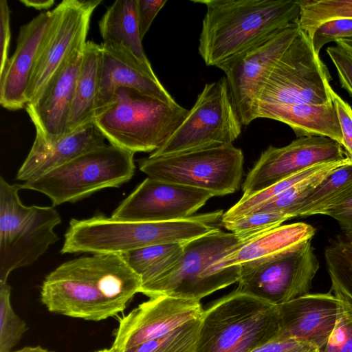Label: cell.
Returning a JSON list of instances; mask_svg holds the SVG:
<instances>
[{
	"mask_svg": "<svg viewBox=\"0 0 352 352\" xmlns=\"http://www.w3.org/2000/svg\"><path fill=\"white\" fill-rule=\"evenodd\" d=\"M142 283L121 254H93L63 263L41 286L51 312L100 321L122 312Z\"/></svg>",
	"mask_w": 352,
	"mask_h": 352,
	"instance_id": "6da1fadb",
	"label": "cell"
},
{
	"mask_svg": "<svg viewBox=\"0 0 352 352\" xmlns=\"http://www.w3.org/2000/svg\"><path fill=\"white\" fill-rule=\"evenodd\" d=\"M206 12L198 52L217 67L276 31L297 21L299 0H200Z\"/></svg>",
	"mask_w": 352,
	"mask_h": 352,
	"instance_id": "7a4b0ae2",
	"label": "cell"
},
{
	"mask_svg": "<svg viewBox=\"0 0 352 352\" xmlns=\"http://www.w3.org/2000/svg\"><path fill=\"white\" fill-rule=\"evenodd\" d=\"M222 215L217 210L167 221H120L102 214L72 219L60 252L122 254L151 245L183 243L220 230L212 224Z\"/></svg>",
	"mask_w": 352,
	"mask_h": 352,
	"instance_id": "3957f363",
	"label": "cell"
},
{
	"mask_svg": "<svg viewBox=\"0 0 352 352\" xmlns=\"http://www.w3.org/2000/svg\"><path fill=\"white\" fill-rule=\"evenodd\" d=\"M280 330L277 305L236 289L204 310L192 352H252Z\"/></svg>",
	"mask_w": 352,
	"mask_h": 352,
	"instance_id": "277c9868",
	"label": "cell"
},
{
	"mask_svg": "<svg viewBox=\"0 0 352 352\" xmlns=\"http://www.w3.org/2000/svg\"><path fill=\"white\" fill-rule=\"evenodd\" d=\"M188 112L177 102L122 87L94 122L111 144L133 153H151L164 145Z\"/></svg>",
	"mask_w": 352,
	"mask_h": 352,
	"instance_id": "5b68a950",
	"label": "cell"
},
{
	"mask_svg": "<svg viewBox=\"0 0 352 352\" xmlns=\"http://www.w3.org/2000/svg\"><path fill=\"white\" fill-rule=\"evenodd\" d=\"M246 241L220 230L185 242L178 263L163 275L142 285L140 293L149 298L166 295L200 301L238 283L241 265L221 268L219 263Z\"/></svg>",
	"mask_w": 352,
	"mask_h": 352,
	"instance_id": "8992f818",
	"label": "cell"
},
{
	"mask_svg": "<svg viewBox=\"0 0 352 352\" xmlns=\"http://www.w3.org/2000/svg\"><path fill=\"white\" fill-rule=\"evenodd\" d=\"M21 184L0 177V283L12 272L34 263L58 240L61 217L54 206H25Z\"/></svg>",
	"mask_w": 352,
	"mask_h": 352,
	"instance_id": "52a82bcc",
	"label": "cell"
},
{
	"mask_svg": "<svg viewBox=\"0 0 352 352\" xmlns=\"http://www.w3.org/2000/svg\"><path fill=\"white\" fill-rule=\"evenodd\" d=\"M135 169L134 153L105 144L21 186L44 194L56 206L118 188L133 177Z\"/></svg>",
	"mask_w": 352,
	"mask_h": 352,
	"instance_id": "ba28073f",
	"label": "cell"
},
{
	"mask_svg": "<svg viewBox=\"0 0 352 352\" xmlns=\"http://www.w3.org/2000/svg\"><path fill=\"white\" fill-rule=\"evenodd\" d=\"M331 75L314 50L311 39L301 29L291 45L265 78L256 100L258 112L276 106L331 101Z\"/></svg>",
	"mask_w": 352,
	"mask_h": 352,
	"instance_id": "9c48e42d",
	"label": "cell"
},
{
	"mask_svg": "<svg viewBox=\"0 0 352 352\" xmlns=\"http://www.w3.org/2000/svg\"><path fill=\"white\" fill-rule=\"evenodd\" d=\"M140 170L158 180L201 189L214 196L236 192L243 175L244 156L232 145L147 157L138 161Z\"/></svg>",
	"mask_w": 352,
	"mask_h": 352,
	"instance_id": "30bf717a",
	"label": "cell"
},
{
	"mask_svg": "<svg viewBox=\"0 0 352 352\" xmlns=\"http://www.w3.org/2000/svg\"><path fill=\"white\" fill-rule=\"evenodd\" d=\"M225 76L207 83L182 124L150 157L232 145L241 132Z\"/></svg>",
	"mask_w": 352,
	"mask_h": 352,
	"instance_id": "8fae6325",
	"label": "cell"
},
{
	"mask_svg": "<svg viewBox=\"0 0 352 352\" xmlns=\"http://www.w3.org/2000/svg\"><path fill=\"white\" fill-rule=\"evenodd\" d=\"M240 265L236 290L275 305L309 294L320 267L311 239Z\"/></svg>",
	"mask_w": 352,
	"mask_h": 352,
	"instance_id": "7c38bea8",
	"label": "cell"
},
{
	"mask_svg": "<svg viewBox=\"0 0 352 352\" xmlns=\"http://www.w3.org/2000/svg\"><path fill=\"white\" fill-rule=\"evenodd\" d=\"M300 30L297 21L292 22L217 67L225 74L242 125L255 120V105L263 82Z\"/></svg>",
	"mask_w": 352,
	"mask_h": 352,
	"instance_id": "4fadbf2b",
	"label": "cell"
},
{
	"mask_svg": "<svg viewBox=\"0 0 352 352\" xmlns=\"http://www.w3.org/2000/svg\"><path fill=\"white\" fill-rule=\"evenodd\" d=\"M100 3L101 0H64L56 7L54 21L30 80L27 103L38 94L71 54L85 45L91 16Z\"/></svg>",
	"mask_w": 352,
	"mask_h": 352,
	"instance_id": "5bb4252c",
	"label": "cell"
},
{
	"mask_svg": "<svg viewBox=\"0 0 352 352\" xmlns=\"http://www.w3.org/2000/svg\"><path fill=\"white\" fill-rule=\"evenodd\" d=\"M346 157L339 143L323 136L297 138L283 147L270 146L247 175L242 197L250 196L313 166Z\"/></svg>",
	"mask_w": 352,
	"mask_h": 352,
	"instance_id": "9a60e30c",
	"label": "cell"
},
{
	"mask_svg": "<svg viewBox=\"0 0 352 352\" xmlns=\"http://www.w3.org/2000/svg\"><path fill=\"white\" fill-rule=\"evenodd\" d=\"M214 195L210 192L146 177L113 212L116 220L167 221L189 218Z\"/></svg>",
	"mask_w": 352,
	"mask_h": 352,
	"instance_id": "2e32d148",
	"label": "cell"
},
{
	"mask_svg": "<svg viewBox=\"0 0 352 352\" xmlns=\"http://www.w3.org/2000/svg\"><path fill=\"white\" fill-rule=\"evenodd\" d=\"M204 310L199 300L162 295L149 298L119 320L110 348L122 351L164 336L199 319Z\"/></svg>",
	"mask_w": 352,
	"mask_h": 352,
	"instance_id": "e0dca14e",
	"label": "cell"
},
{
	"mask_svg": "<svg viewBox=\"0 0 352 352\" xmlns=\"http://www.w3.org/2000/svg\"><path fill=\"white\" fill-rule=\"evenodd\" d=\"M84 46L76 49L25 109L36 136L53 143L67 134V123L82 59Z\"/></svg>",
	"mask_w": 352,
	"mask_h": 352,
	"instance_id": "ac0fdd59",
	"label": "cell"
},
{
	"mask_svg": "<svg viewBox=\"0 0 352 352\" xmlns=\"http://www.w3.org/2000/svg\"><path fill=\"white\" fill-rule=\"evenodd\" d=\"M277 306L280 317L278 338L309 342L322 352L343 311L344 300L329 291L307 294Z\"/></svg>",
	"mask_w": 352,
	"mask_h": 352,
	"instance_id": "d6986e66",
	"label": "cell"
},
{
	"mask_svg": "<svg viewBox=\"0 0 352 352\" xmlns=\"http://www.w3.org/2000/svg\"><path fill=\"white\" fill-rule=\"evenodd\" d=\"M56 14L55 8L20 28L15 51L0 72V104L5 109L25 108L30 80Z\"/></svg>",
	"mask_w": 352,
	"mask_h": 352,
	"instance_id": "ffe728a7",
	"label": "cell"
},
{
	"mask_svg": "<svg viewBox=\"0 0 352 352\" xmlns=\"http://www.w3.org/2000/svg\"><path fill=\"white\" fill-rule=\"evenodd\" d=\"M105 139L94 121L53 143H46L36 136L16 179L23 182L34 180L78 156L105 144Z\"/></svg>",
	"mask_w": 352,
	"mask_h": 352,
	"instance_id": "44dd1931",
	"label": "cell"
},
{
	"mask_svg": "<svg viewBox=\"0 0 352 352\" xmlns=\"http://www.w3.org/2000/svg\"><path fill=\"white\" fill-rule=\"evenodd\" d=\"M130 87L161 101H176L151 74L138 63L101 46L99 87L95 104V117L111 102L119 87Z\"/></svg>",
	"mask_w": 352,
	"mask_h": 352,
	"instance_id": "7402d4cb",
	"label": "cell"
},
{
	"mask_svg": "<svg viewBox=\"0 0 352 352\" xmlns=\"http://www.w3.org/2000/svg\"><path fill=\"white\" fill-rule=\"evenodd\" d=\"M101 46L138 63L155 74L142 44L137 14V0H117L98 22Z\"/></svg>",
	"mask_w": 352,
	"mask_h": 352,
	"instance_id": "603a6c76",
	"label": "cell"
},
{
	"mask_svg": "<svg viewBox=\"0 0 352 352\" xmlns=\"http://www.w3.org/2000/svg\"><path fill=\"white\" fill-rule=\"evenodd\" d=\"M257 118L285 123L297 138L323 136L342 145V134L332 101L323 104L301 103L272 107L258 112Z\"/></svg>",
	"mask_w": 352,
	"mask_h": 352,
	"instance_id": "cb8c5ba5",
	"label": "cell"
},
{
	"mask_svg": "<svg viewBox=\"0 0 352 352\" xmlns=\"http://www.w3.org/2000/svg\"><path fill=\"white\" fill-rule=\"evenodd\" d=\"M315 233L312 226L302 222L280 226L246 241L219 265L226 268L265 258L311 239Z\"/></svg>",
	"mask_w": 352,
	"mask_h": 352,
	"instance_id": "d4e9b609",
	"label": "cell"
},
{
	"mask_svg": "<svg viewBox=\"0 0 352 352\" xmlns=\"http://www.w3.org/2000/svg\"><path fill=\"white\" fill-rule=\"evenodd\" d=\"M101 45L87 41L71 106L67 133L94 121L99 87Z\"/></svg>",
	"mask_w": 352,
	"mask_h": 352,
	"instance_id": "484cf974",
	"label": "cell"
},
{
	"mask_svg": "<svg viewBox=\"0 0 352 352\" xmlns=\"http://www.w3.org/2000/svg\"><path fill=\"white\" fill-rule=\"evenodd\" d=\"M351 163H352L351 160L346 157L342 160L319 164L296 173L250 196L241 197L236 204L223 214L221 223L222 224L232 221L248 215L267 201L284 193L294 185L333 166H343Z\"/></svg>",
	"mask_w": 352,
	"mask_h": 352,
	"instance_id": "4316f807",
	"label": "cell"
},
{
	"mask_svg": "<svg viewBox=\"0 0 352 352\" xmlns=\"http://www.w3.org/2000/svg\"><path fill=\"white\" fill-rule=\"evenodd\" d=\"M352 191V163L328 174L304 199L296 217L324 214L330 207Z\"/></svg>",
	"mask_w": 352,
	"mask_h": 352,
	"instance_id": "83f0119b",
	"label": "cell"
},
{
	"mask_svg": "<svg viewBox=\"0 0 352 352\" xmlns=\"http://www.w3.org/2000/svg\"><path fill=\"white\" fill-rule=\"evenodd\" d=\"M183 243L151 245L121 254L142 285L169 271L182 258Z\"/></svg>",
	"mask_w": 352,
	"mask_h": 352,
	"instance_id": "f1b7e54d",
	"label": "cell"
},
{
	"mask_svg": "<svg viewBox=\"0 0 352 352\" xmlns=\"http://www.w3.org/2000/svg\"><path fill=\"white\" fill-rule=\"evenodd\" d=\"M324 258L331 281L330 292L352 304V239L329 245Z\"/></svg>",
	"mask_w": 352,
	"mask_h": 352,
	"instance_id": "f546056e",
	"label": "cell"
},
{
	"mask_svg": "<svg viewBox=\"0 0 352 352\" xmlns=\"http://www.w3.org/2000/svg\"><path fill=\"white\" fill-rule=\"evenodd\" d=\"M300 29L311 38L322 23L337 19H352V0H299Z\"/></svg>",
	"mask_w": 352,
	"mask_h": 352,
	"instance_id": "4dcf8cb0",
	"label": "cell"
},
{
	"mask_svg": "<svg viewBox=\"0 0 352 352\" xmlns=\"http://www.w3.org/2000/svg\"><path fill=\"white\" fill-rule=\"evenodd\" d=\"M200 318L191 321L168 334L128 348L122 352H192Z\"/></svg>",
	"mask_w": 352,
	"mask_h": 352,
	"instance_id": "1f68e13d",
	"label": "cell"
},
{
	"mask_svg": "<svg viewBox=\"0 0 352 352\" xmlns=\"http://www.w3.org/2000/svg\"><path fill=\"white\" fill-rule=\"evenodd\" d=\"M11 287L0 283V352H10L18 344L28 327L14 312L10 301Z\"/></svg>",
	"mask_w": 352,
	"mask_h": 352,
	"instance_id": "d6a6232c",
	"label": "cell"
},
{
	"mask_svg": "<svg viewBox=\"0 0 352 352\" xmlns=\"http://www.w3.org/2000/svg\"><path fill=\"white\" fill-rule=\"evenodd\" d=\"M340 166H342L329 168L294 185L284 193L263 204L255 212H281L289 215L292 219L296 218V212L304 199L328 174Z\"/></svg>",
	"mask_w": 352,
	"mask_h": 352,
	"instance_id": "836d02e7",
	"label": "cell"
},
{
	"mask_svg": "<svg viewBox=\"0 0 352 352\" xmlns=\"http://www.w3.org/2000/svg\"><path fill=\"white\" fill-rule=\"evenodd\" d=\"M291 217L281 212H255L236 220L222 223L243 240H248L256 235L281 226V223L291 219Z\"/></svg>",
	"mask_w": 352,
	"mask_h": 352,
	"instance_id": "e575fe53",
	"label": "cell"
},
{
	"mask_svg": "<svg viewBox=\"0 0 352 352\" xmlns=\"http://www.w3.org/2000/svg\"><path fill=\"white\" fill-rule=\"evenodd\" d=\"M343 300V311L322 352H352V304Z\"/></svg>",
	"mask_w": 352,
	"mask_h": 352,
	"instance_id": "d590c367",
	"label": "cell"
},
{
	"mask_svg": "<svg viewBox=\"0 0 352 352\" xmlns=\"http://www.w3.org/2000/svg\"><path fill=\"white\" fill-rule=\"evenodd\" d=\"M352 37V19H337L320 25L311 39L315 53L319 56L322 47L328 43Z\"/></svg>",
	"mask_w": 352,
	"mask_h": 352,
	"instance_id": "8d00e7d4",
	"label": "cell"
},
{
	"mask_svg": "<svg viewBox=\"0 0 352 352\" xmlns=\"http://www.w3.org/2000/svg\"><path fill=\"white\" fill-rule=\"evenodd\" d=\"M331 100L335 107L342 134V148L352 162V108L331 87H329Z\"/></svg>",
	"mask_w": 352,
	"mask_h": 352,
	"instance_id": "74e56055",
	"label": "cell"
},
{
	"mask_svg": "<svg viewBox=\"0 0 352 352\" xmlns=\"http://www.w3.org/2000/svg\"><path fill=\"white\" fill-rule=\"evenodd\" d=\"M326 51L336 69L342 87L352 97V52L337 45L328 47Z\"/></svg>",
	"mask_w": 352,
	"mask_h": 352,
	"instance_id": "f35d334b",
	"label": "cell"
},
{
	"mask_svg": "<svg viewBox=\"0 0 352 352\" xmlns=\"http://www.w3.org/2000/svg\"><path fill=\"white\" fill-rule=\"evenodd\" d=\"M252 352H321V350L309 342L278 337Z\"/></svg>",
	"mask_w": 352,
	"mask_h": 352,
	"instance_id": "ab89813d",
	"label": "cell"
},
{
	"mask_svg": "<svg viewBox=\"0 0 352 352\" xmlns=\"http://www.w3.org/2000/svg\"><path fill=\"white\" fill-rule=\"evenodd\" d=\"M166 0H137V14L141 38L148 32L153 19Z\"/></svg>",
	"mask_w": 352,
	"mask_h": 352,
	"instance_id": "60d3db41",
	"label": "cell"
},
{
	"mask_svg": "<svg viewBox=\"0 0 352 352\" xmlns=\"http://www.w3.org/2000/svg\"><path fill=\"white\" fill-rule=\"evenodd\" d=\"M324 214L336 219L343 231L352 234V191L327 209Z\"/></svg>",
	"mask_w": 352,
	"mask_h": 352,
	"instance_id": "b9f144b4",
	"label": "cell"
},
{
	"mask_svg": "<svg viewBox=\"0 0 352 352\" xmlns=\"http://www.w3.org/2000/svg\"><path fill=\"white\" fill-rule=\"evenodd\" d=\"M10 11L7 1H0V72H1L9 58L8 52L10 42Z\"/></svg>",
	"mask_w": 352,
	"mask_h": 352,
	"instance_id": "7bdbcfd3",
	"label": "cell"
},
{
	"mask_svg": "<svg viewBox=\"0 0 352 352\" xmlns=\"http://www.w3.org/2000/svg\"><path fill=\"white\" fill-rule=\"evenodd\" d=\"M21 3L27 7L34 8L36 10H45L54 4V0H21Z\"/></svg>",
	"mask_w": 352,
	"mask_h": 352,
	"instance_id": "ee69618b",
	"label": "cell"
},
{
	"mask_svg": "<svg viewBox=\"0 0 352 352\" xmlns=\"http://www.w3.org/2000/svg\"><path fill=\"white\" fill-rule=\"evenodd\" d=\"M10 352H54V351H49L46 349H44V348L40 346H25L19 350L14 351H10Z\"/></svg>",
	"mask_w": 352,
	"mask_h": 352,
	"instance_id": "f6af8a7d",
	"label": "cell"
},
{
	"mask_svg": "<svg viewBox=\"0 0 352 352\" xmlns=\"http://www.w3.org/2000/svg\"><path fill=\"white\" fill-rule=\"evenodd\" d=\"M336 44L352 52V37L338 40Z\"/></svg>",
	"mask_w": 352,
	"mask_h": 352,
	"instance_id": "bcb514c9",
	"label": "cell"
},
{
	"mask_svg": "<svg viewBox=\"0 0 352 352\" xmlns=\"http://www.w3.org/2000/svg\"><path fill=\"white\" fill-rule=\"evenodd\" d=\"M95 352H113V351L111 349H104L96 351Z\"/></svg>",
	"mask_w": 352,
	"mask_h": 352,
	"instance_id": "7dc6e473",
	"label": "cell"
}]
</instances>
